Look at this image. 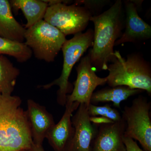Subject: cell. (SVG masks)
<instances>
[{"mask_svg":"<svg viewBox=\"0 0 151 151\" xmlns=\"http://www.w3.org/2000/svg\"><path fill=\"white\" fill-rule=\"evenodd\" d=\"M26 151H45L44 150L42 146H38L35 145L34 144H33L31 147Z\"/></svg>","mask_w":151,"mask_h":151,"instance_id":"cell-23","label":"cell"},{"mask_svg":"<svg viewBox=\"0 0 151 151\" xmlns=\"http://www.w3.org/2000/svg\"><path fill=\"white\" fill-rule=\"evenodd\" d=\"M124 142L126 151H145L139 147L137 142L132 138L124 137Z\"/></svg>","mask_w":151,"mask_h":151,"instance_id":"cell-21","label":"cell"},{"mask_svg":"<svg viewBox=\"0 0 151 151\" xmlns=\"http://www.w3.org/2000/svg\"><path fill=\"white\" fill-rule=\"evenodd\" d=\"M77 1L76 2V4H80L81 5H84V7L90 12L92 17L97 15V12L103 8L110 1L107 0H86Z\"/></svg>","mask_w":151,"mask_h":151,"instance_id":"cell-20","label":"cell"},{"mask_svg":"<svg viewBox=\"0 0 151 151\" xmlns=\"http://www.w3.org/2000/svg\"><path fill=\"white\" fill-rule=\"evenodd\" d=\"M20 70L6 56L0 55V94L12 95Z\"/></svg>","mask_w":151,"mask_h":151,"instance_id":"cell-17","label":"cell"},{"mask_svg":"<svg viewBox=\"0 0 151 151\" xmlns=\"http://www.w3.org/2000/svg\"><path fill=\"white\" fill-rule=\"evenodd\" d=\"M143 92L141 89H132L125 86L106 87L94 92L90 103L96 105L99 103L111 102L114 107L119 108L122 101Z\"/></svg>","mask_w":151,"mask_h":151,"instance_id":"cell-15","label":"cell"},{"mask_svg":"<svg viewBox=\"0 0 151 151\" xmlns=\"http://www.w3.org/2000/svg\"><path fill=\"white\" fill-rule=\"evenodd\" d=\"M48 6L43 19L66 36L81 32L87 27L92 14L81 5H68L67 1Z\"/></svg>","mask_w":151,"mask_h":151,"instance_id":"cell-7","label":"cell"},{"mask_svg":"<svg viewBox=\"0 0 151 151\" xmlns=\"http://www.w3.org/2000/svg\"><path fill=\"white\" fill-rule=\"evenodd\" d=\"M9 2L11 7L22 12L27 20L26 29L43 19L48 7V4L44 1L39 0H12Z\"/></svg>","mask_w":151,"mask_h":151,"instance_id":"cell-16","label":"cell"},{"mask_svg":"<svg viewBox=\"0 0 151 151\" xmlns=\"http://www.w3.org/2000/svg\"><path fill=\"white\" fill-rule=\"evenodd\" d=\"M27 108L26 112L33 142L35 145L42 146L44 140L55 125L53 116L45 107L32 99L27 100Z\"/></svg>","mask_w":151,"mask_h":151,"instance_id":"cell-12","label":"cell"},{"mask_svg":"<svg viewBox=\"0 0 151 151\" xmlns=\"http://www.w3.org/2000/svg\"><path fill=\"white\" fill-rule=\"evenodd\" d=\"M90 120L92 124L96 125L100 124H110L113 123L111 120L107 118L100 116H94V117H90Z\"/></svg>","mask_w":151,"mask_h":151,"instance_id":"cell-22","label":"cell"},{"mask_svg":"<svg viewBox=\"0 0 151 151\" xmlns=\"http://www.w3.org/2000/svg\"><path fill=\"white\" fill-rule=\"evenodd\" d=\"M26 151V150H22V151Z\"/></svg>","mask_w":151,"mask_h":151,"instance_id":"cell-24","label":"cell"},{"mask_svg":"<svg viewBox=\"0 0 151 151\" xmlns=\"http://www.w3.org/2000/svg\"><path fill=\"white\" fill-rule=\"evenodd\" d=\"M124 3L125 14V28L122 36L115 42V46L127 42L137 43L150 39L151 27L141 18L138 9L132 0Z\"/></svg>","mask_w":151,"mask_h":151,"instance_id":"cell-10","label":"cell"},{"mask_svg":"<svg viewBox=\"0 0 151 151\" xmlns=\"http://www.w3.org/2000/svg\"><path fill=\"white\" fill-rule=\"evenodd\" d=\"M88 112L90 117L100 116L107 118L114 122H120L123 120L119 111L112 108L109 104L97 106L90 103L88 105Z\"/></svg>","mask_w":151,"mask_h":151,"instance_id":"cell-19","label":"cell"},{"mask_svg":"<svg viewBox=\"0 0 151 151\" xmlns=\"http://www.w3.org/2000/svg\"><path fill=\"white\" fill-rule=\"evenodd\" d=\"M151 103L142 95L124 107L122 119L126 123L124 137L138 141L145 151H151Z\"/></svg>","mask_w":151,"mask_h":151,"instance_id":"cell-6","label":"cell"},{"mask_svg":"<svg viewBox=\"0 0 151 151\" xmlns=\"http://www.w3.org/2000/svg\"><path fill=\"white\" fill-rule=\"evenodd\" d=\"M66 40L59 30L43 19L26 29L24 34V43L36 58L48 63L54 61Z\"/></svg>","mask_w":151,"mask_h":151,"instance_id":"cell-5","label":"cell"},{"mask_svg":"<svg viewBox=\"0 0 151 151\" xmlns=\"http://www.w3.org/2000/svg\"><path fill=\"white\" fill-rule=\"evenodd\" d=\"M80 104L66 102L65 112L60 121L50 130L46 139L55 151H65L73 138L74 127L71 122L73 113Z\"/></svg>","mask_w":151,"mask_h":151,"instance_id":"cell-13","label":"cell"},{"mask_svg":"<svg viewBox=\"0 0 151 151\" xmlns=\"http://www.w3.org/2000/svg\"><path fill=\"white\" fill-rule=\"evenodd\" d=\"M22 103L19 96L0 94V151H27L34 144Z\"/></svg>","mask_w":151,"mask_h":151,"instance_id":"cell-2","label":"cell"},{"mask_svg":"<svg viewBox=\"0 0 151 151\" xmlns=\"http://www.w3.org/2000/svg\"><path fill=\"white\" fill-rule=\"evenodd\" d=\"M90 21L94 27L92 47L89 52L91 63L96 71L107 70L113 56L115 42L125 28L123 2L117 0L103 13L91 17Z\"/></svg>","mask_w":151,"mask_h":151,"instance_id":"cell-1","label":"cell"},{"mask_svg":"<svg viewBox=\"0 0 151 151\" xmlns=\"http://www.w3.org/2000/svg\"><path fill=\"white\" fill-rule=\"evenodd\" d=\"M94 37V30L91 29L85 32L74 35L72 38L66 40L61 50L63 53V62L61 75L52 82L40 86L44 89H48L56 85L59 87L57 92L58 103L65 106L68 93L72 92V86L69 78L71 70L87 50L92 46Z\"/></svg>","mask_w":151,"mask_h":151,"instance_id":"cell-4","label":"cell"},{"mask_svg":"<svg viewBox=\"0 0 151 151\" xmlns=\"http://www.w3.org/2000/svg\"><path fill=\"white\" fill-rule=\"evenodd\" d=\"M31 49L24 42L0 37V55L13 57L19 63L27 62L32 55Z\"/></svg>","mask_w":151,"mask_h":151,"instance_id":"cell-18","label":"cell"},{"mask_svg":"<svg viewBox=\"0 0 151 151\" xmlns=\"http://www.w3.org/2000/svg\"><path fill=\"white\" fill-rule=\"evenodd\" d=\"M107 70V84L109 86H128L141 89L151 94V66L140 53H132L127 58L120 52L114 51Z\"/></svg>","mask_w":151,"mask_h":151,"instance_id":"cell-3","label":"cell"},{"mask_svg":"<svg viewBox=\"0 0 151 151\" xmlns=\"http://www.w3.org/2000/svg\"><path fill=\"white\" fill-rule=\"evenodd\" d=\"M26 30L14 17L9 1L0 0V37L24 42Z\"/></svg>","mask_w":151,"mask_h":151,"instance_id":"cell-14","label":"cell"},{"mask_svg":"<svg viewBox=\"0 0 151 151\" xmlns=\"http://www.w3.org/2000/svg\"><path fill=\"white\" fill-rule=\"evenodd\" d=\"M77 78L72 92L67 96L66 102L90 104L92 94L97 86L107 84V77H99L91 63L89 52L81 58L76 67Z\"/></svg>","mask_w":151,"mask_h":151,"instance_id":"cell-8","label":"cell"},{"mask_svg":"<svg viewBox=\"0 0 151 151\" xmlns=\"http://www.w3.org/2000/svg\"><path fill=\"white\" fill-rule=\"evenodd\" d=\"M126 123L124 120L97 125L90 151H126L124 142Z\"/></svg>","mask_w":151,"mask_h":151,"instance_id":"cell-11","label":"cell"},{"mask_svg":"<svg viewBox=\"0 0 151 151\" xmlns=\"http://www.w3.org/2000/svg\"><path fill=\"white\" fill-rule=\"evenodd\" d=\"M88 105L81 104L71 117L74 134L65 151H90L97 125L92 124L88 114Z\"/></svg>","mask_w":151,"mask_h":151,"instance_id":"cell-9","label":"cell"}]
</instances>
